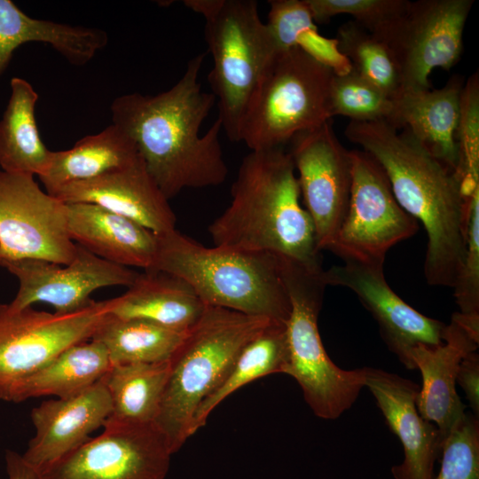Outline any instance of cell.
I'll list each match as a JSON object with an SVG mask.
<instances>
[{
    "instance_id": "cell-1",
    "label": "cell",
    "mask_w": 479,
    "mask_h": 479,
    "mask_svg": "<svg viewBox=\"0 0 479 479\" xmlns=\"http://www.w3.org/2000/svg\"><path fill=\"white\" fill-rule=\"evenodd\" d=\"M204 59L205 53L191 59L170 89L155 95L124 94L110 106L112 123L133 141L169 200L187 188L219 185L228 176L220 119L200 134L216 104L215 96L203 91L199 81Z\"/></svg>"
},
{
    "instance_id": "cell-2",
    "label": "cell",
    "mask_w": 479,
    "mask_h": 479,
    "mask_svg": "<svg viewBox=\"0 0 479 479\" xmlns=\"http://www.w3.org/2000/svg\"><path fill=\"white\" fill-rule=\"evenodd\" d=\"M344 134L379 164L398 204L423 225L426 281L452 287L466 253L468 202L458 173L386 122L349 121Z\"/></svg>"
},
{
    "instance_id": "cell-3",
    "label": "cell",
    "mask_w": 479,
    "mask_h": 479,
    "mask_svg": "<svg viewBox=\"0 0 479 479\" xmlns=\"http://www.w3.org/2000/svg\"><path fill=\"white\" fill-rule=\"evenodd\" d=\"M231 195L229 206L208 226L214 246L268 253L311 271H324L294 165L283 147L250 151Z\"/></svg>"
},
{
    "instance_id": "cell-4",
    "label": "cell",
    "mask_w": 479,
    "mask_h": 479,
    "mask_svg": "<svg viewBox=\"0 0 479 479\" xmlns=\"http://www.w3.org/2000/svg\"><path fill=\"white\" fill-rule=\"evenodd\" d=\"M157 238L150 270L181 279L206 305L282 323L288 320L291 303L276 255L208 247L177 229Z\"/></svg>"
},
{
    "instance_id": "cell-5",
    "label": "cell",
    "mask_w": 479,
    "mask_h": 479,
    "mask_svg": "<svg viewBox=\"0 0 479 479\" xmlns=\"http://www.w3.org/2000/svg\"><path fill=\"white\" fill-rule=\"evenodd\" d=\"M271 319L206 305L170 358V372L154 421L172 454L192 436L200 404L224 380L244 345Z\"/></svg>"
},
{
    "instance_id": "cell-6",
    "label": "cell",
    "mask_w": 479,
    "mask_h": 479,
    "mask_svg": "<svg viewBox=\"0 0 479 479\" xmlns=\"http://www.w3.org/2000/svg\"><path fill=\"white\" fill-rule=\"evenodd\" d=\"M205 20V38L214 65L208 74L222 130L233 142L250 100L277 48L255 0H185Z\"/></svg>"
},
{
    "instance_id": "cell-7",
    "label": "cell",
    "mask_w": 479,
    "mask_h": 479,
    "mask_svg": "<svg viewBox=\"0 0 479 479\" xmlns=\"http://www.w3.org/2000/svg\"><path fill=\"white\" fill-rule=\"evenodd\" d=\"M278 259L291 303L286 324L288 349L286 374L298 382L316 416L337 419L350 408L365 387L363 368H340L330 359L322 343L318 318L327 287L325 270L315 272Z\"/></svg>"
},
{
    "instance_id": "cell-8",
    "label": "cell",
    "mask_w": 479,
    "mask_h": 479,
    "mask_svg": "<svg viewBox=\"0 0 479 479\" xmlns=\"http://www.w3.org/2000/svg\"><path fill=\"white\" fill-rule=\"evenodd\" d=\"M334 75L298 47L277 52L250 100L240 141L251 151L282 147L329 122Z\"/></svg>"
},
{
    "instance_id": "cell-9",
    "label": "cell",
    "mask_w": 479,
    "mask_h": 479,
    "mask_svg": "<svg viewBox=\"0 0 479 479\" xmlns=\"http://www.w3.org/2000/svg\"><path fill=\"white\" fill-rule=\"evenodd\" d=\"M352 183L345 217L328 250L343 262L384 265L387 252L413 236L418 221L397 201L379 164L363 150H349Z\"/></svg>"
},
{
    "instance_id": "cell-10",
    "label": "cell",
    "mask_w": 479,
    "mask_h": 479,
    "mask_svg": "<svg viewBox=\"0 0 479 479\" xmlns=\"http://www.w3.org/2000/svg\"><path fill=\"white\" fill-rule=\"evenodd\" d=\"M111 309V299L64 314L0 304V399L64 349L90 340Z\"/></svg>"
},
{
    "instance_id": "cell-11",
    "label": "cell",
    "mask_w": 479,
    "mask_h": 479,
    "mask_svg": "<svg viewBox=\"0 0 479 479\" xmlns=\"http://www.w3.org/2000/svg\"><path fill=\"white\" fill-rule=\"evenodd\" d=\"M75 253L67 204L42 190L34 176L0 170V264L21 259L68 264Z\"/></svg>"
},
{
    "instance_id": "cell-12",
    "label": "cell",
    "mask_w": 479,
    "mask_h": 479,
    "mask_svg": "<svg viewBox=\"0 0 479 479\" xmlns=\"http://www.w3.org/2000/svg\"><path fill=\"white\" fill-rule=\"evenodd\" d=\"M474 3L409 1L404 14L381 37L394 54L402 90L430 89L428 76L435 68L450 70L457 64L462 54L465 24Z\"/></svg>"
},
{
    "instance_id": "cell-13",
    "label": "cell",
    "mask_w": 479,
    "mask_h": 479,
    "mask_svg": "<svg viewBox=\"0 0 479 479\" xmlns=\"http://www.w3.org/2000/svg\"><path fill=\"white\" fill-rule=\"evenodd\" d=\"M103 428L41 469L42 479H165L172 452L155 423L105 422Z\"/></svg>"
},
{
    "instance_id": "cell-14",
    "label": "cell",
    "mask_w": 479,
    "mask_h": 479,
    "mask_svg": "<svg viewBox=\"0 0 479 479\" xmlns=\"http://www.w3.org/2000/svg\"><path fill=\"white\" fill-rule=\"evenodd\" d=\"M301 198L312 221L318 249L328 250L348 210L352 183L349 151L329 122L291 139Z\"/></svg>"
},
{
    "instance_id": "cell-15",
    "label": "cell",
    "mask_w": 479,
    "mask_h": 479,
    "mask_svg": "<svg viewBox=\"0 0 479 479\" xmlns=\"http://www.w3.org/2000/svg\"><path fill=\"white\" fill-rule=\"evenodd\" d=\"M14 275L20 283L14 309L44 302L57 313H70L88 305L90 294L109 286L130 287L137 272L128 267L106 261L76 244V253L68 264L43 260L21 259L0 264Z\"/></svg>"
},
{
    "instance_id": "cell-16",
    "label": "cell",
    "mask_w": 479,
    "mask_h": 479,
    "mask_svg": "<svg viewBox=\"0 0 479 479\" xmlns=\"http://www.w3.org/2000/svg\"><path fill=\"white\" fill-rule=\"evenodd\" d=\"M383 266L345 261L325 270L324 279L326 286L348 288L357 296L378 323L389 349L407 369L414 370L411 349L419 344H442L447 325L404 302L389 286Z\"/></svg>"
},
{
    "instance_id": "cell-17",
    "label": "cell",
    "mask_w": 479,
    "mask_h": 479,
    "mask_svg": "<svg viewBox=\"0 0 479 479\" xmlns=\"http://www.w3.org/2000/svg\"><path fill=\"white\" fill-rule=\"evenodd\" d=\"M478 342L479 318L455 312L442 344H419L410 351L411 361L422 376L416 400L418 412L438 428L444 438L466 413L455 389L456 377L460 362L477 349Z\"/></svg>"
},
{
    "instance_id": "cell-18",
    "label": "cell",
    "mask_w": 479,
    "mask_h": 479,
    "mask_svg": "<svg viewBox=\"0 0 479 479\" xmlns=\"http://www.w3.org/2000/svg\"><path fill=\"white\" fill-rule=\"evenodd\" d=\"M365 387L376 400L390 430L404 449V460L394 466L395 479H432L444 440L438 428L424 420L416 406L420 387L387 371L363 367Z\"/></svg>"
},
{
    "instance_id": "cell-19",
    "label": "cell",
    "mask_w": 479,
    "mask_h": 479,
    "mask_svg": "<svg viewBox=\"0 0 479 479\" xmlns=\"http://www.w3.org/2000/svg\"><path fill=\"white\" fill-rule=\"evenodd\" d=\"M64 203H92L136 221L157 235L176 229L177 217L142 158L97 177L67 184L53 194Z\"/></svg>"
},
{
    "instance_id": "cell-20",
    "label": "cell",
    "mask_w": 479,
    "mask_h": 479,
    "mask_svg": "<svg viewBox=\"0 0 479 479\" xmlns=\"http://www.w3.org/2000/svg\"><path fill=\"white\" fill-rule=\"evenodd\" d=\"M111 408L110 396L102 379L75 396L42 402L31 410L35 434L23 458L39 471L54 463L103 427Z\"/></svg>"
},
{
    "instance_id": "cell-21",
    "label": "cell",
    "mask_w": 479,
    "mask_h": 479,
    "mask_svg": "<svg viewBox=\"0 0 479 479\" xmlns=\"http://www.w3.org/2000/svg\"><path fill=\"white\" fill-rule=\"evenodd\" d=\"M70 239L95 255L124 267L150 270L157 234L128 217L92 203H66Z\"/></svg>"
},
{
    "instance_id": "cell-22",
    "label": "cell",
    "mask_w": 479,
    "mask_h": 479,
    "mask_svg": "<svg viewBox=\"0 0 479 479\" xmlns=\"http://www.w3.org/2000/svg\"><path fill=\"white\" fill-rule=\"evenodd\" d=\"M464 82L453 76L441 89L402 90L389 124L406 130L429 153L457 172V128Z\"/></svg>"
},
{
    "instance_id": "cell-23",
    "label": "cell",
    "mask_w": 479,
    "mask_h": 479,
    "mask_svg": "<svg viewBox=\"0 0 479 479\" xmlns=\"http://www.w3.org/2000/svg\"><path fill=\"white\" fill-rule=\"evenodd\" d=\"M111 300L110 314L114 317L145 320L179 332L191 329L206 308L184 280L153 270L138 273L124 294Z\"/></svg>"
},
{
    "instance_id": "cell-24",
    "label": "cell",
    "mask_w": 479,
    "mask_h": 479,
    "mask_svg": "<svg viewBox=\"0 0 479 479\" xmlns=\"http://www.w3.org/2000/svg\"><path fill=\"white\" fill-rule=\"evenodd\" d=\"M98 28L32 18L11 0H0V75L20 45L38 42L51 45L74 65L88 63L107 43Z\"/></svg>"
},
{
    "instance_id": "cell-25",
    "label": "cell",
    "mask_w": 479,
    "mask_h": 479,
    "mask_svg": "<svg viewBox=\"0 0 479 479\" xmlns=\"http://www.w3.org/2000/svg\"><path fill=\"white\" fill-rule=\"evenodd\" d=\"M112 364L106 347L95 340L74 344L19 382L4 401L20 403L28 398L53 396L67 398L100 381Z\"/></svg>"
},
{
    "instance_id": "cell-26",
    "label": "cell",
    "mask_w": 479,
    "mask_h": 479,
    "mask_svg": "<svg viewBox=\"0 0 479 479\" xmlns=\"http://www.w3.org/2000/svg\"><path fill=\"white\" fill-rule=\"evenodd\" d=\"M138 157L133 141L112 123L97 134L83 137L67 150L53 151L47 170L39 178L52 195L67 184L97 177Z\"/></svg>"
},
{
    "instance_id": "cell-27",
    "label": "cell",
    "mask_w": 479,
    "mask_h": 479,
    "mask_svg": "<svg viewBox=\"0 0 479 479\" xmlns=\"http://www.w3.org/2000/svg\"><path fill=\"white\" fill-rule=\"evenodd\" d=\"M38 94L25 79L11 80V95L0 120V166L3 171L42 176L52 152L43 142L35 122Z\"/></svg>"
},
{
    "instance_id": "cell-28",
    "label": "cell",
    "mask_w": 479,
    "mask_h": 479,
    "mask_svg": "<svg viewBox=\"0 0 479 479\" xmlns=\"http://www.w3.org/2000/svg\"><path fill=\"white\" fill-rule=\"evenodd\" d=\"M287 323L271 321L241 349L216 389L200 404L191 426L192 436L211 412L242 386L271 373H286L288 359Z\"/></svg>"
},
{
    "instance_id": "cell-29",
    "label": "cell",
    "mask_w": 479,
    "mask_h": 479,
    "mask_svg": "<svg viewBox=\"0 0 479 479\" xmlns=\"http://www.w3.org/2000/svg\"><path fill=\"white\" fill-rule=\"evenodd\" d=\"M170 372V360L113 365L102 378L111 399L105 422L154 423Z\"/></svg>"
},
{
    "instance_id": "cell-30",
    "label": "cell",
    "mask_w": 479,
    "mask_h": 479,
    "mask_svg": "<svg viewBox=\"0 0 479 479\" xmlns=\"http://www.w3.org/2000/svg\"><path fill=\"white\" fill-rule=\"evenodd\" d=\"M186 333L109 313L91 339L106 347L112 365L158 363L170 360Z\"/></svg>"
},
{
    "instance_id": "cell-31",
    "label": "cell",
    "mask_w": 479,
    "mask_h": 479,
    "mask_svg": "<svg viewBox=\"0 0 479 479\" xmlns=\"http://www.w3.org/2000/svg\"><path fill=\"white\" fill-rule=\"evenodd\" d=\"M335 38L339 50L351 65V71L391 98L401 92V77L396 59L382 39L353 20L342 24Z\"/></svg>"
},
{
    "instance_id": "cell-32",
    "label": "cell",
    "mask_w": 479,
    "mask_h": 479,
    "mask_svg": "<svg viewBox=\"0 0 479 479\" xmlns=\"http://www.w3.org/2000/svg\"><path fill=\"white\" fill-rule=\"evenodd\" d=\"M332 117L345 116L353 122H386L389 123L393 98L353 71L334 75L330 88Z\"/></svg>"
},
{
    "instance_id": "cell-33",
    "label": "cell",
    "mask_w": 479,
    "mask_h": 479,
    "mask_svg": "<svg viewBox=\"0 0 479 479\" xmlns=\"http://www.w3.org/2000/svg\"><path fill=\"white\" fill-rule=\"evenodd\" d=\"M459 164L457 173L466 198L479 189V75L464 83L457 128Z\"/></svg>"
},
{
    "instance_id": "cell-34",
    "label": "cell",
    "mask_w": 479,
    "mask_h": 479,
    "mask_svg": "<svg viewBox=\"0 0 479 479\" xmlns=\"http://www.w3.org/2000/svg\"><path fill=\"white\" fill-rule=\"evenodd\" d=\"M315 23L347 14L370 33L382 37L404 14L407 0H306Z\"/></svg>"
},
{
    "instance_id": "cell-35",
    "label": "cell",
    "mask_w": 479,
    "mask_h": 479,
    "mask_svg": "<svg viewBox=\"0 0 479 479\" xmlns=\"http://www.w3.org/2000/svg\"><path fill=\"white\" fill-rule=\"evenodd\" d=\"M441 469L432 479H479V422L471 413L454 425L442 444Z\"/></svg>"
},
{
    "instance_id": "cell-36",
    "label": "cell",
    "mask_w": 479,
    "mask_h": 479,
    "mask_svg": "<svg viewBox=\"0 0 479 479\" xmlns=\"http://www.w3.org/2000/svg\"><path fill=\"white\" fill-rule=\"evenodd\" d=\"M452 288L459 313L479 318V189L468 198L466 253Z\"/></svg>"
},
{
    "instance_id": "cell-37",
    "label": "cell",
    "mask_w": 479,
    "mask_h": 479,
    "mask_svg": "<svg viewBox=\"0 0 479 479\" xmlns=\"http://www.w3.org/2000/svg\"><path fill=\"white\" fill-rule=\"evenodd\" d=\"M265 22L278 51L295 47L296 35L316 24L306 0H271Z\"/></svg>"
},
{
    "instance_id": "cell-38",
    "label": "cell",
    "mask_w": 479,
    "mask_h": 479,
    "mask_svg": "<svg viewBox=\"0 0 479 479\" xmlns=\"http://www.w3.org/2000/svg\"><path fill=\"white\" fill-rule=\"evenodd\" d=\"M456 382L462 388L475 416L479 413V355L468 353L460 362Z\"/></svg>"
},
{
    "instance_id": "cell-39",
    "label": "cell",
    "mask_w": 479,
    "mask_h": 479,
    "mask_svg": "<svg viewBox=\"0 0 479 479\" xmlns=\"http://www.w3.org/2000/svg\"><path fill=\"white\" fill-rule=\"evenodd\" d=\"M4 459L8 479H42L40 471L26 461L22 454L7 450Z\"/></svg>"
}]
</instances>
